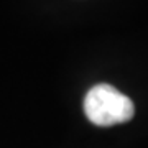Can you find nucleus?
<instances>
[{"instance_id":"nucleus-1","label":"nucleus","mask_w":148,"mask_h":148,"mask_svg":"<svg viewBox=\"0 0 148 148\" xmlns=\"http://www.w3.org/2000/svg\"><path fill=\"white\" fill-rule=\"evenodd\" d=\"M84 114L97 127H112L132 120L135 106L130 97L110 84H95L84 97Z\"/></svg>"}]
</instances>
